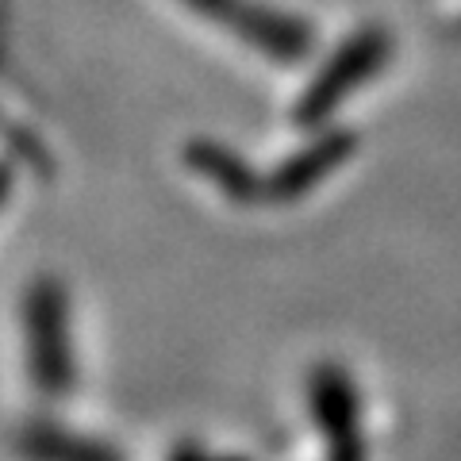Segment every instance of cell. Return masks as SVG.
Here are the masks:
<instances>
[{
    "label": "cell",
    "instance_id": "obj_1",
    "mask_svg": "<svg viewBox=\"0 0 461 461\" xmlns=\"http://www.w3.org/2000/svg\"><path fill=\"white\" fill-rule=\"evenodd\" d=\"M388 54H393V35H388L381 23L362 27L354 39H346L342 47L330 54V62L312 77L304 96L296 100L293 123L304 127V131L323 127L330 115L339 112L342 100L357 89V85H366L369 77L381 74L384 62H388Z\"/></svg>",
    "mask_w": 461,
    "mask_h": 461
},
{
    "label": "cell",
    "instance_id": "obj_2",
    "mask_svg": "<svg viewBox=\"0 0 461 461\" xmlns=\"http://www.w3.org/2000/svg\"><path fill=\"white\" fill-rule=\"evenodd\" d=\"M27 350H32V377L39 393L47 396H69L77 381L74 342H69V300L66 288L42 277L27 293Z\"/></svg>",
    "mask_w": 461,
    "mask_h": 461
},
{
    "label": "cell",
    "instance_id": "obj_3",
    "mask_svg": "<svg viewBox=\"0 0 461 461\" xmlns=\"http://www.w3.org/2000/svg\"><path fill=\"white\" fill-rule=\"evenodd\" d=\"M308 408L320 427L327 461H366L362 400L357 384L339 362H315L308 373Z\"/></svg>",
    "mask_w": 461,
    "mask_h": 461
},
{
    "label": "cell",
    "instance_id": "obj_4",
    "mask_svg": "<svg viewBox=\"0 0 461 461\" xmlns=\"http://www.w3.org/2000/svg\"><path fill=\"white\" fill-rule=\"evenodd\" d=\"M181 5L212 23L230 27V35H239L242 42H250L254 50L277 58V62H300L315 47V35L304 20L277 8H262L254 0H181Z\"/></svg>",
    "mask_w": 461,
    "mask_h": 461
},
{
    "label": "cell",
    "instance_id": "obj_5",
    "mask_svg": "<svg viewBox=\"0 0 461 461\" xmlns=\"http://www.w3.org/2000/svg\"><path fill=\"white\" fill-rule=\"evenodd\" d=\"M357 150V135L346 127H330L320 131L312 142H304L300 150H293L266 177V200L269 204H293V200L308 196L315 185L327 181L335 169H342Z\"/></svg>",
    "mask_w": 461,
    "mask_h": 461
},
{
    "label": "cell",
    "instance_id": "obj_6",
    "mask_svg": "<svg viewBox=\"0 0 461 461\" xmlns=\"http://www.w3.org/2000/svg\"><path fill=\"white\" fill-rule=\"evenodd\" d=\"M185 166L200 173L212 189H220L230 204H262L266 200V177H258L250 162H242V154L215 139H193L185 142Z\"/></svg>",
    "mask_w": 461,
    "mask_h": 461
},
{
    "label": "cell",
    "instance_id": "obj_7",
    "mask_svg": "<svg viewBox=\"0 0 461 461\" xmlns=\"http://www.w3.org/2000/svg\"><path fill=\"white\" fill-rule=\"evenodd\" d=\"M20 450L27 461H127L115 446L85 435H69L66 427L35 423L20 435Z\"/></svg>",
    "mask_w": 461,
    "mask_h": 461
},
{
    "label": "cell",
    "instance_id": "obj_8",
    "mask_svg": "<svg viewBox=\"0 0 461 461\" xmlns=\"http://www.w3.org/2000/svg\"><path fill=\"white\" fill-rule=\"evenodd\" d=\"M169 461H220V457L208 454L200 442H177L173 446V454H169Z\"/></svg>",
    "mask_w": 461,
    "mask_h": 461
},
{
    "label": "cell",
    "instance_id": "obj_9",
    "mask_svg": "<svg viewBox=\"0 0 461 461\" xmlns=\"http://www.w3.org/2000/svg\"><path fill=\"white\" fill-rule=\"evenodd\" d=\"M220 461H247V457H220Z\"/></svg>",
    "mask_w": 461,
    "mask_h": 461
}]
</instances>
